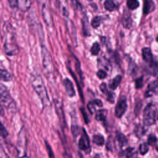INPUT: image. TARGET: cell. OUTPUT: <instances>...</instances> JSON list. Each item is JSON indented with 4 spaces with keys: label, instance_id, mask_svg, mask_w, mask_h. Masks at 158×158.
<instances>
[{
    "label": "cell",
    "instance_id": "1",
    "mask_svg": "<svg viewBox=\"0 0 158 158\" xmlns=\"http://www.w3.org/2000/svg\"><path fill=\"white\" fill-rule=\"evenodd\" d=\"M30 81L35 91L40 97L43 107L49 106L51 105L49 97L41 74L34 70L31 73Z\"/></svg>",
    "mask_w": 158,
    "mask_h": 158
},
{
    "label": "cell",
    "instance_id": "2",
    "mask_svg": "<svg viewBox=\"0 0 158 158\" xmlns=\"http://www.w3.org/2000/svg\"><path fill=\"white\" fill-rule=\"evenodd\" d=\"M0 100L1 106H3L8 111L15 112L17 110L16 102L11 96L7 88L2 83L0 85Z\"/></svg>",
    "mask_w": 158,
    "mask_h": 158
},
{
    "label": "cell",
    "instance_id": "3",
    "mask_svg": "<svg viewBox=\"0 0 158 158\" xmlns=\"http://www.w3.org/2000/svg\"><path fill=\"white\" fill-rule=\"evenodd\" d=\"M158 120V107L153 102L148 103L143 110L144 125L150 126L154 125Z\"/></svg>",
    "mask_w": 158,
    "mask_h": 158
},
{
    "label": "cell",
    "instance_id": "4",
    "mask_svg": "<svg viewBox=\"0 0 158 158\" xmlns=\"http://www.w3.org/2000/svg\"><path fill=\"white\" fill-rule=\"evenodd\" d=\"M41 56H42V63L44 71L47 75H50L53 73L54 69L52 62V58L46 46L41 43Z\"/></svg>",
    "mask_w": 158,
    "mask_h": 158
},
{
    "label": "cell",
    "instance_id": "5",
    "mask_svg": "<svg viewBox=\"0 0 158 158\" xmlns=\"http://www.w3.org/2000/svg\"><path fill=\"white\" fill-rule=\"evenodd\" d=\"M26 151V134L23 127H22L18 136L17 140V152L20 158L27 156Z\"/></svg>",
    "mask_w": 158,
    "mask_h": 158
},
{
    "label": "cell",
    "instance_id": "6",
    "mask_svg": "<svg viewBox=\"0 0 158 158\" xmlns=\"http://www.w3.org/2000/svg\"><path fill=\"white\" fill-rule=\"evenodd\" d=\"M128 105L127 102V97L124 95H121L115 106L114 114L116 117L120 118L125 114L127 110Z\"/></svg>",
    "mask_w": 158,
    "mask_h": 158
},
{
    "label": "cell",
    "instance_id": "7",
    "mask_svg": "<svg viewBox=\"0 0 158 158\" xmlns=\"http://www.w3.org/2000/svg\"><path fill=\"white\" fill-rule=\"evenodd\" d=\"M78 148L86 153H89L91 150L89 136L84 128L81 129V135L78 141Z\"/></svg>",
    "mask_w": 158,
    "mask_h": 158
},
{
    "label": "cell",
    "instance_id": "8",
    "mask_svg": "<svg viewBox=\"0 0 158 158\" xmlns=\"http://www.w3.org/2000/svg\"><path fill=\"white\" fill-rule=\"evenodd\" d=\"M4 48V52L9 56L16 55L19 51V47L14 41H5Z\"/></svg>",
    "mask_w": 158,
    "mask_h": 158
},
{
    "label": "cell",
    "instance_id": "9",
    "mask_svg": "<svg viewBox=\"0 0 158 158\" xmlns=\"http://www.w3.org/2000/svg\"><path fill=\"white\" fill-rule=\"evenodd\" d=\"M99 89L100 91L103 93L106 96V100L109 102L111 104L114 103L115 101V94L111 91H109L107 89V86L106 83L102 82L99 86Z\"/></svg>",
    "mask_w": 158,
    "mask_h": 158
},
{
    "label": "cell",
    "instance_id": "10",
    "mask_svg": "<svg viewBox=\"0 0 158 158\" xmlns=\"http://www.w3.org/2000/svg\"><path fill=\"white\" fill-rule=\"evenodd\" d=\"M63 85L68 96L72 98L75 96V90L73 84L70 78L66 77L63 80Z\"/></svg>",
    "mask_w": 158,
    "mask_h": 158
},
{
    "label": "cell",
    "instance_id": "11",
    "mask_svg": "<svg viewBox=\"0 0 158 158\" xmlns=\"http://www.w3.org/2000/svg\"><path fill=\"white\" fill-rule=\"evenodd\" d=\"M54 104H55L56 110L59 117L60 123L61 124L65 125V115H64V112L63 109L62 103L60 101V100L55 99Z\"/></svg>",
    "mask_w": 158,
    "mask_h": 158
},
{
    "label": "cell",
    "instance_id": "12",
    "mask_svg": "<svg viewBox=\"0 0 158 158\" xmlns=\"http://www.w3.org/2000/svg\"><path fill=\"white\" fill-rule=\"evenodd\" d=\"M122 24L123 27L125 28H130L133 23V20L131 17V14L127 10H124L122 17Z\"/></svg>",
    "mask_w": 158,
    "mask_h": 158
},
{
    "label": "cell",
    "instance_id": "13",
    "mask_svg": "<svg viewBox=\"0 0 158 158\" xmlns=\"http://www.w3.org/2000/svg\"><path fill=\"white\" fill-rule=\"evenodd\" d=\"M102 106H103V104L101 99H94L88 102L87 108L88 110L90 112V113L93 114L96 112V106L101 107H102Z\"/></svg>",
    "mask_w": 158,
    "mask_h": 158
},
{
    "label": "cell",
    "instance_id": "14",
    "mask_svg": "<svg viewBox=\"0 0 158 158\" xmlns=\"http://www.w3.org/2000/svg\"><path fill=\"white\" fill-rule=\"evenodd\" d=\"M142 57L144 60L149 65H151L154 62L153 56L151 49L149 48L146 47L142 49Z\"/></svg>",
    "mask_w": 158,
    "mask_h": 158
},
{
    "label": "cell",
    "instance_id": "15",
    "mask_svg": "<svg viewBox=\"0 0 158 158\" xmlns=\"http://www.w3.org/2000/svg\"><path fill=\"white\" fill-rule=\"evenodd\" d=\"M42 14H43V17L44 20L45 21L46 23L48 26H52L53 24L52 17H51L50 12L49 11L48 9L46 6V4H43L42 6Z\"/></svg>",
    "mask_w": 158,
    "mask_h": 158
},
{
    "label": "cell",
    "instance_id": "16",
    "mask_svg": "<svg viewBox=\"0 0 158 158\" xmlns=\"http://www.w3.org/2000/svg\"><path fill=\"white\" fill-rule=\"evenodd\" d=\"M66 27L68 29V31L70 36V38L72 39V41H73V39L75 41H77V36H76V30L75 28V26L73 22L69 19L65 20Z\"/></svg>",
    "mask_w": 158,
    "mask_h": 158
},
{
    "label": "cell",
    "instance_id": "17",
    "mask_svg": "<svg viewBox=\"0 0 158 158\" xmlns=\"http://www.w3.org/2000/svg\"><path fill=\"white\" fill-rule=\"evenodd\" d=\"M153 93H158V81H152L148 85V89L145 93V96L149 97Z\"/></svg>",
    "mask_w": 158,
    "mask_h": 158
},
{
    "label": "cell",
    "instance_id": "18",
    "mask_svg": "<svg viewBox=\"0 0 158 158\" xmlns=\"http://www.w3.org/2000/svg\"><path fill=\"white\" fill-rule=\"evenodd\" d=\"M122 80V76L120 75H117L114 78H111L109 81V88L111 90H115L120 85L121 81Z\"/></svg>",
    "mask_w": 158,
    "mask_h": 158
},
{
    "label": "cell",
    "instance_id": "19",
    "mask_svg": "<svg viewBox=\"0 0 158 158\" xmlns=\"http://www.w3.org/2000/svg\"><path fill=\"white\" fill-rule=\"evenodd\" d=\"M82 23V30L83 32L84 36H89L90 35V28L89 25V21L88 17L85 15L81 19Z\"/></svg>",
    "mask_w": 158,
    "mask_h": 158
},
{
    "label": "cell",
    "instance_id": "20",
    "mask_svg": "<svg viewBox=\"0 0 158 158\" xmlns=\"http://www.w3.org/2000/svg\"><path fill=\"white\" fill-rule=\"evenodd\" d=\"M155 9V4L152 1L146 0L144 1L143 5V14L144 15H148Z\"/></svg>",
    "mask_w": 158,
    "mask_h": 158
},
{
    "label": "cell",
    "instance_id": "21",
    "mask_svg": "<svg viewBox=\"0 0 158 158\" xmlns=\"http://www.w3.org/2000/svg\"><path fill=\"white\" fill-rule=\"evenodd\" d=\"M107 114V109H99V110L96 111V113L95 115V118L98 121L102 122L103 123H106Z\"/></svg>",
    "mask_w": 158,
    "mask_h": 158
},
{
    "label": "cell",
    "instance_id": "22",
    "mask_svg": "<svg viewBox=\"0 0 158 158\" xmlns=\"http://www.w3.org/2000/svg\"><path fill=\"white\" fill-rule=\"evenodd\" d=\"M31 4V1L29 0H19L17 1V7L22 10L25 11L30 9Z\"/></svg>",
    "mask_w": 158,
    "mask_h": 158
},
{
    "label": "cell",
    "instance_id": "23",
    "mask_svg": "<svg viewBox=\"0 0 158 158\" xmlns=\"http://www.w3.org/2000/svg\"><path fill=\"white\" fill-rule=\"evenodd\" d=\"M146 127V125H141V124H138L136 126L135 128V133L137 137L141 138L144 135V134L147 131Z\"/></svg>",
    "mask_w": 158,
    "mask_h": 158
},
{
    "label": "cell",
    "instance_id": "24",
    "mask_svg": "<svg viewBox=\"0 0 158 158\" xmlns=\"http://www.w3.org/2000/svg\"><path fill=\"white\" fill-rule=\"evenodd\" d=\"M115 138L120 146H123L128 143V139L127 137L121 132L117 131L115 135Z\"/></svg>",
    "mask_w": 158,
    "mask_h": 158
},
{
    "label": "cell",
    "instance_id": "25",
    "mask_svg": "<svg viewBox=\"0 0 158 158\" xmlns=\"http://www.w3.org/2000/svg\"><path fill=\"white\" fill-rule=\"evenodd\" d=\"M0 76H1V80L4 81H9L12 78V76L11 73L9 71H7L6 69H1L0 70Z\"/></svg>",
    "mask_w": 158,
    "mask_h": 158
},
{
    "label": "cell",
    "instance_id": "26",
    "mask_svg": "<svg viewBox=\"0 0 158 158\" xmlns=\"http://www.w3.org/2000/svg\"><path fill=\"white\" fill-rule=\"evenodd\" d=\"M104 7L107 10L113 11L117 8V5L114 1L106 0L104 2Z\"/></svg>",
    "mask_w": 158,
    "mask_h": 158
},
{
    "label": "cell",
    "instance_id": "27",
    "mask_svg": "<svg viewBox=\"0 0 158 158\" xmlns=\"http://www.w3.org/2000/svg\"><path fill=\"white\" fill-rule=\"evenodd\" d=\"M102 19H103V17L102 16H99V15L94 16V17L92 18L91 20V25L94 28H98L100 26Z\"/></svg>",
    "mask_w": 158,
    "mask_h": 158
},
{
    "label": "cell",
    "instance_id": "28",
    "mask_svg": "<svg viewBox=\"0 0 158 158\" xmlns=\"http://www.w3.org/2000/svg\"><path fill=\"white\" fill-rule=\"evenodd\" d=\"M93 141L95 144L101 146L104 144V138L100 134H96L93 135Z\"/></svg>",
    "mask_w": 158,
    "mask_h": 158
},
{
    "label": "cell",
    "instance_id": "29",
    "mask_svg": "<svg viewBox=\"0 0 158 158\" xmlns=\"http://www.w3.org/2000/svg\"><path fill=\"white\" fill-rule=\"evenodd\" d=\"M124 153L127 158H136L137 151L133 148H128L124 151Z\"/></svg>",
    "mask_w": 158,
    "mask_h": 158
},
{
    "label": "cell",
    "instance_id": "30",
    "mask_svg": "<svg viewBox=\"0 0 158 158\" xmlns=\"http://www.w3.org/2000/svg\"><path fill=\"white\" fill-rule=\"evenodd\" d=\"M68 70H69V71L70 72V73H71V75L72 76V77L75 79V81H76L77 86V87H78V91H79V93H80V98H81V101H82L83 102H85V101H84V97H83V95L82 89H81V88L80 87V85L79 82H78V80H77V77H76L75 74V73H73V72L71 70V68H70V67H68Z\"/></svg>",
    "mask_w": 158,
    "mask_h": 158
},
{
    "label": "cell",
    "instance_id": "31",
    "mask_svg": "<svg viewBox=\"0 0 158 158\" xmlns=\"http://www.w3.org/2000/svg\"><path fill=\"white\" fill-rule=\"evenodd\" d=\"M100 44L98 42L96 41L93 43L91 48H90V52L93 56H97L99 51H100Z\"/></svg>",
    "mask_w": 158,
    "mask_h": 158
},
{
    "label": "cell",
    "instance_id": "32",
    "mask_svg": "<svg viewBox=\"0 0 158 158\" xmlns=\"http://www.w3.org/2000/svg\"><path fill=\"white\" fill-rule=\"evenodd\" d=\"M137 70V65L136 64L131 60V59H130L128 67V75H132Z\"/></svg>",
    "mask_w": 158,
    "mask_h": 158
},
{
    "label": "cell",
    "instance_id": "33",
    "mask_svg": "<svg viewBox=\"0 0 158 158\" xmlns=\"http://www.w3.org/2000/svg\"><path fill=\"white\" fill-rule=\"evenodd\" d=\"M139 2L136 0H128L127 1V6L129 9L134 10L139 7Z\"/></svg>",
    "mask_w": 158,
    "mask_h": 158
},
{
    "label": "cell",
    "instance_id": "34",
    "mask_svg": "<svg viewBox=\"0 0 158 158\" xmlns=\"http://www.w3.org/2000/svg\"><path fill=\"white\" fill-rule=\"evenodd\" d=\"M71 131L74 137H77L81 133L80 127L77 125H72Z\"/></svg>",
    "mask_w": 158,
    "mask_h": 158
},
{
    "label": "cell",
    "instance_id": "35",
    "mask_svg": "<svg viewBox=\"0 0 158 158\" xmlns=\"http://www.w3.org/2000/svg\"><path fill=\"white\" fill-rule=\"evenodd\" d=\"M107 149L110 151H112L114 149V148L115 147V143H114V139L113 138L110 136L108 137L107 139Z\"/></svg>",
    "mask_w": 158,
    "mask_h": 158
},
{
    "label": "cell",
    "instance_id": "36",
    "mask_svg": "<svg viewBox=\"0 0 158 158\" xmlns=\"http://www.w3.org/2000/svg\"><path fill=\"white\" fill-rule=\"evenodd\" d=\"M139 152H140V154L141 155H144L146 154L148 150H149V146H148V144H146V143H142L139 145Z\"/></svg>",
    "mask_w": 158,
    "mask_h": 158
},
{
    "label": "cell",
    "instance_id": "37",
    "mask_svg": "<svg viewBox=\"0 0 158 158\" xmlns=\"http://www.w3.org/2000/svg\"><path fill=\"white\" fill-rule=\"evenodd\" d=\"M149 73L153 75H156L158 73V64L153 62L152 64L149 65Z\"/></svg>",
    "mask_w": 158,
    "mask_h": 158
},
{
    "label": "cell",
    "instance_id": "38",
    "mask_svg": "<svg viewBox=\"0 0 158 158\" xmlns=\"http://www.w3.org/2000/svg\"><path fill=\"white\" fill-rule=\"evenodd\" d=\"M135 88L136 89L141 88L143 86V76H141L135 80Z\"/></svg>",
    "mask_w": 158,
    "mask_h": 158
},
{
    "label": "cell",
    "instance_id": "39",
    "mask_svg": "<svg viewBox=\"0 0 158 158\" xmlns=\"http://www.w3.org/2000/svg\"><path fill=\"white\" fill-rule=\"evenodd\" d=\"M157 141V139L156 136L152 134H151L149 135L148 138V144L151 146H155Z\"/></svg>",
    "mask_w": 158,
    "mask_h": 158
},
{
    "label": "cell",
    "instance_id": "40",
    "mask_svg": "<svg viewBox=\"0 0 158 158\" xmlns=\"http://www.w3.org/2000/svg\"><path fill=\"white\" fill-rule=\"evenodd\" d=\"M45 145H46V150H47V152H48V154L49 156V158H55V156H54V152L51 149V147L46 140H45Z\"/></svg>",
    "mask_w": 158,
    "mask_h": 158
},
{
    "label": "cell",
    "instance_id": "41",
    "mask_svg": "<svg viewBox=\"0 0 158 158\" xmlns=\"http://www.w3.org/2000/svg\"><path fill=\"white\" fill-rule=\"evenodd\" d=\"M96 75L100 79H104L107 77V73L104 70L99 69L96 72Z\"/></svg>",
    "mask_w": 158,
    "mask_h": 158
},
{
    "label": "cell",
    "instance_id": "42",
    "mask_svg": "<svg viewBox=\"0 0 158 158\" xmlns=\"http://www.w3.org/2000/svg\"><path fill=\"white\" fill-rule=\"evenodd\" d=\"M0 133H1V136L2 138H6L7 136L9 135V133L7 130V129L6 128V127H4V125H3L2 123H1V127H0Z\"/></svg>",
    "mask_w": 158,
    "mask_h": 158
},
{
    "label": "cell",
    "instance_id": "43",
    "mask_svg": "<svg viewBox=\"0 0 158 158\" xmlns=\"http://www.w3.org/2000/svg\"><path fill=\"white\" fill-rule=\"evenodd\" d=\"M80 112H81V114H82V115H83V119H84L85 123L87 124V123L89 122V120L88 115H87V114H86L85 110L84 109V108L80 107Z\"/></svg>",
    "mask_w": 158,
    "mask_h": 158
},
{
    "label": "cell",
    "instance_id": "44",
    "mask_svg": "<svg viewBox=\"0 0 158 158\" xmlns=\"http://www.w3.org/2000/svg\"><path fill=\"white\" fill-rule=\"evenodd\" d=\"M72 2L73 6H74L75 8L78 9V10H81V9H82L83 6H82L81 4L79 1H72Z\"/></svg>",
    "mask_w": 158,
    "mask_h": 158
},
{
    "label": "cell",
    "instance_id": "45",
    "mask_svg": "<svg viewBox=\"0 0 158 158\" xmlns=\"http://www.w3.org/2000/svg\"><path fill=\"white\" fill-rule=\"evenodd\" d=\"M8 3L9 4L10 7H11L12 8H14L16 7H17V1L16 0H9Z\"/></svg>",
    "mask_w": 158,
    "mask_h": 158
},
{
    "label": "cell",
    "instance_id": "46",
    "mask_svg": "<svg viewBox=\"0 0 158 158\" xmlns=\"http://www.w3.org/2000/svg\"><path fill=\"white\" fill-rule=\"evenodd\" d=\"M141 103H136V107H135V113L136 115L139 114V110H140V109L141 107V106H138Z\"/></svg>",
    "mask_w": 158,
    "mask_h": 158
},
{
    "label": "cell",
    "instance_id": "47",
    "mask_svg": "<svg viewBox=\"0 0 158 158\" xmlns=\"http://www.w3.org/2000/svg\"><path fill=\"white\" fill-rule=\"evenodd\" d=\"M94 158H101V156L99 154H96V156H94Z\"/></svg>",
    "mask_w": 158,
    "mask_h": 158
},
{
    "label": "cell",
    "instance_id": "48",
    "mask_svg": "<svg viewBox=\"0 0 158 158\" xmlns=\"http://www.w3.org/2000/svg\"><path fill=\"white\" fill-rule=\"evenodd\" d=\"M21 158H27V156H23V157H22Z\"/></svg>",
    "mask_w": 158,
    "mask_h": 158
},
{
    "label": "cell",
    "instance_id": "49",
    "mask_svg": "<svg viewBox=\"0 0 158 158\" xmlns=\"http://www.w3.org/2000/svg\"><path fill=\"white\" fill-rule=\"evenodd\" d=\"M156 41L158 42V36L156 37Z\"/></svg>",
    "mask_w": 158,
    "mask_h": 158
}]
</instances>
